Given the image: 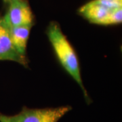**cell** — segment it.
<instances>
[{
	"label": "cell",
	"instance_id": "cell-1",
	"mask_svg": "<svg viewBox=\"0 0 122 122\" xmlns=\"http://www.w3.org/2000/svg\"><path fill=\"white\" fill-rule=\"evenodd\" d=\"M46 33L57 60L64 70L78 84L83 92L85 100L89 105L92 100L84 87L79 61L74 48L63 33L60 25L56 21H51L49 23Z\"/></svg>",
	"mask_w": 122,
	"mask_h": 122
},
{
	"label": "cell",
	"instance_id": "cell-2",
	"mask_svg": "<svg viewBox=\"0 0 122 122\" xmlns=\"http://www.w3.org/2000/svg\"><path fill=\"white\" fill-rule=\"evenodd\" d=\"M77 13L91 24L118 25L122 22V0H90L77 10Z\"/></svg>",
	"mask_w": 122,
	"mask_h": 122
},
{
	"label": "cell",
	"instance_id": "cell-3",
	"mask_svg": "<svg viewBox=\"0 0 122 122\" xmlns=\"http://www.w3.org/2000/svg\"><path fill=\"white\" fill-rule=\"evenodd\" d=\"M71 109L72 107L69 105L41 109L23 107L16 115L0 113V122H58Z\"/></svg>",
	"mask_w": 122,
	"mask_h": 122
},
{
	"label": "cell",
	"instance_id": "cell-4",
	"mask_svg": "<svg viewBox=\"0 0 122 122\" xmlns=\"http://www.w3.org/2000/svg\"><path fill=\"white\" fill-rule=\"evenodd\" d=\"M6 6L7 10L3 16L9 27L34 26L35 15L28 0H14Z\"/></svg>",
	"mask_w": 122,
	"mask_h": 122
},
{
	"label": "cell",
	"instance_id": "cell-5",
	"mask_svg": "<svg viewBox=\"0 0 122 122\" xmlns=\"http://www.w3.org/2000/svg\"><path fill=\"white\" fill-rule=\"evenodd\" d=\"M3 61L16 62L26 68L29 62L28 57L20 54L14 46L9 26L0 15V61Z\"/></svg>",
	"mask_w": 122,
	"mask_h": 122
},
{
	"label": "cell",
	"instance_id": "cell-6",
	"mask_svg": "<svg viewBox=\"0 0 122 122\" xmlns=\"http://www.w3.org/2000/svg\"><path fill=\"white\" fill-rule=\"evenodd\" d=\"M33 26H20L9 27L14 46L20 54L26 56V47L30 30Z\"/></svg>",
	"mask_w": 122,
	"mask_h": 122
},
{
	"label": "cell",
	"instance_id": "cell-7",
	"mask_svg": "<svg viewBox=\"0 0 122 122\" xmlns=\"http://www.w3.org/2000/svg\"><path fill=\"white\" fill-rule=\"evenodd\" d=\"M14 1V0H3V2H4V4L5 5L9 4L10 1Z\"/></svg>",
	"mask_w": 122,
	"mask_h": 122
}]
</instances>
